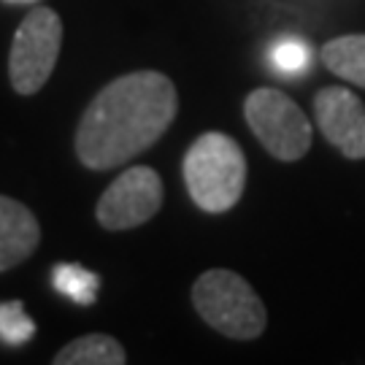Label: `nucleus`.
<instances>
[{
  "label": "nucleus",
  "mask_w": 365,
  "mask_h": 365,
  "mask_svg": "<svg viewBox=\"0 0 365 365\" xmlns=\"http://www.w3.org/2000/svg\"><path fill=\"white\" fill-rule=\"evenodd\" d=\"M52 282L57 292H63L66 298H71L78 306H92L98 300L101 279L87 268H81V265H71V262L54 265Z\"/></svg>",
  "instance_id": "nucleus-11"
},
{
  "label": "nucleus",
  "mask_w": 365,
  "mask_h": 365,
  "mask_svg": "<svg viewBox=\"0 0 365 365\" xmlns=\"http://www.w3.org/2000/svg\"><path fill=\"white\" fill-rule=\"evenodd\" d=\"M184 184L197 209L209 214L230 211L247 187V157L235 138L203 133L184 157Z\"/></svg>",
  "instance_id": "nucleus-2"
},
{
  "label": "nucleus",
  "mask_w": 365,
  "mask_h": 365,
  "mask_svg": "<svg viewBox=\"0 0 365 365\" xmlns=\"http://www.w3.org/2000/svg\"><path fill=\"white\" fill-rule=\"evenodd\" d=\"M192 303L203 322L227 339L252 341L268 325L260 295L244 276L227 268H211L197 276L192 284Z\"/></svg>",
  "instance_id": "nucleus-3"
},
{
  "label": "nucleus",
  "mask_w": 365,
  "mask_h": 365,
  "mask_svg": "<svg viewBox=\"0 0 365 365\" xmlns=\"http://www.w3.org/2000/svg\"><path fill=\"white\" fill-rule=\"evenodd\" d=\"M36 322L27 317L25 306L19 300H6L0 303V341L9 346H19L33 339Z\"/></svg>",
  "instance_id": "nucleus-12"
},
{
  "label": "nucleus",
  "mask_w": 365,
  "mask_h": 365,
  "mask_svg": "<svg viewBox=\"0 0 365 365\" xmlns=\"http://www.w3.org/2000/svg\"><path fill=\"white\" fill-rule=\"evenodd\" d=\"M163 206V179L149 165H133L106 187L98 200V222L106 230H133Z\"/></svg>",
  "instance_id": "nucleus-6"
},
{
  "label": "nucleus",
  "mask_w": 365,
  "mask_h": 365,
  "mask_svg": "<svg viewBox=\"0 0 365 365\" xmlns=\"http://www.w3.org/2000/svg\"><path fill=\"white\" fill-rule=\"evenodd\" d=\"M309 60H312L309 43L300 38H292V36L276 41L274 49H271V63H274V68L282 71V73H287V76H295L300 71H306Z\"/></svg>",
  "instance_id": "nucleus-13"
},
{
  "label": "nucleus",
  "mask_w": 365,
  "mask_h": 365,
  "mask_svg": "<svg viewBox=\"0 0 365 365\" xmlns=\"http://www.w3.org/2000/svg\"><path fill=\"white\" fill-rule=\"evenodd\" d=\"M244 117L265 152L282 163H295L312 149V122L284 92L274 87L249 92L244 101Z\"/></svg>",
  "instance_id": "nucleus-4"
},
{
  "label": "nucleus",
  "mask_w": 365,
  "mask_h": 365,
  "mask_svg": "<svg viewBox=\"0 0 365 365\" xmlns=\"http://www.w3.org/2000/svg\"><path fill=\"white\" fill-rule=\"evenodd\" d=\"M128 352L117 339L106 333H90L71 341L54 354V365H125Z\"/></svg>",
  "instance_id": "nucleus-9"
},
{
  "label": "nucleus",
  "mask_w": 365,
  "mask_h": 365,
  "mask_svg": "<svg viewBox=\"0 0 365 365\" xmlns=\"http://www.w3.org/2000/svg\"><path fill=\"white\" fill-rule=\"evenodd\" d=\"M6 3H38V0H6Z\"/></svg>",
  "instance_id": "nucleus-14"
},
{
  "label": "nucleus",
  "mask_w": 365,
  "mask_h": 365,
  "mask_svg": "<svg viewBox=\"0 0 365 365\" xmlns=\"http://www.w3.org/2000/svg\"><path fill=\"white\" fill-rule=\"evenodd\" d=\"M63 46V22L60 16L36 6L16 27L9 54V78L19 95H36L49 81Z\"/></svg>",
  "instance_id": "nucleus-5"
},
{
  "label": "nucleus",
  "mask_w": 365,
  "mask_h": 365,
  "mask_svg": "<svg viewBox=\"0 0 365 365\" xmlns=\"http://www.w3.org/2000/svg\"><path fill=\"white\" fill-rule=\"evenodd\" d=\"M314 117L330 144L349 160H365V103L346 87H325L314 98Z\"/></svg>",
  "instance_id": "nucleus-7"
},
{
  "label": "nucleus",
  "mask_w": 365,
  "mask_h": 365,
  "mask_svg": "<svg viewBox=\"0 0 365 365\" xmlns=\"http://www.w3.org/2000/svg\"><path fill=\"white\" fill-rule=\"evenodd\" d=\"M179 111L165 73L135 71L114 78L92 98L76 128V155L92 170L125 165L155 146Z\"/></svg>",
  "instance_id": "nucleus-1"
},
{
  "label": "nucleus",
  "mask_w": 365,
  "mask_h": 365,
  "mask_svg": "<svg viewBox=\"0 0 365 365\" xmlns=\"http://www.w3.org/2000/svg\"><path fill=\"white\" fill-rule=\"evenodd\" d=\"M322 63L330 73L365 87V33L339 36L322 46Z\"/></svg>",
  "instance_id": "nucleus-10"
},
{
  "label": "nucleus",
  "mask_w": 365,
  "mask_h": 365,
  "mask_svg": "<svg viewBox=\"0 0 365 365\" xmlns=\"http://www.w3.org/2000/svg\"><path fill=\"white\" fill-rule=\"evenodd\" d=\"M41 241V225L25 203L0 195V271L25 262Z\"/></svg>",
  "instance_id": "nucleus-8"
}]
</instances>
